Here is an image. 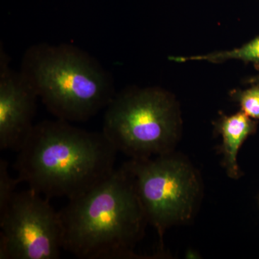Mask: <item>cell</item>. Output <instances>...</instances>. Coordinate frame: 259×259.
<instances>
[{"label":"cell","instance_id":"cell-1","mask_svg":"<svg viewBox=\"0 0 259 259\" xmlns=\"http://www.w3.org/2000/svg\"><path fill=\"white\" fill-rule=\"evenodd\" d=\"M117 151L103 133L59 119L34 125L15 163L19 182L50 199H72L115 171Z\"/></svg>","mask_w":259,"mask_h":259},{"label":"cell","instance_id":"cell-2","mask_svg":"<svg viewBox=\"0 0 259 259\" xmlns=\"http://www.w3.org/2000/svg\"><path fill=\"white\" fill-rule=\"evenodd\" d=\"M59 212L63 249L83 259L134 256L148 223L134 177L124 164Z\"/></svg>","mask_w":259,"mask_h":259},{"label":"cell","instance_id":"cell-3","mask_svg":"<svg viewBox=\"0 0 259 259\" xmlns=\"http://www.w3.org/2000/svg\"><path fill=\"white\" fill-rule=\"evenodd\" d=\"M20 72L48 110L69 122L88 120L116 95L112 77L101 64L69 44L29 48Z\"/></svg>","mask_w":259,"mask_h":259},{"label":"cell","instance_id":"cell-4","mask_svg":"<svg viewBox=\"0 0 259 259\" xmlns=\"http://www.w3.org/2000/svg\"><path fill=\"white\" fill-rule=\"evenodd\" d=\"M105 109L102 133L117 151L145 159L175 147L180 127L176 102L161 89L122 91Z\"/></svg>","mask_w":259,"mask_h":259},{"label":"cell","instance_id":"cell-5","mask_svg":"<svg viewBox=\"0 0 259 259\" xmlns=\"http://www.w3.org/2000/svg\"><path fill=\"white\" fill-rule=\"evenodd\" d=\"M134 177L148 223L162 233L188 222L199 199L200 183L194 168L171 153L124 163Z\"/></svg>","mask_w":259,"mask_h":259},{"label":"cell","instance_id":"cell-6","mask_svg":"<svg viewBox=\"0 0 259 259\" xmlns=\"http://www.w3.org/2000/svg\"><path fill=\"white\" fill-rule=\"evenodd\" d=\"M0 259H57L62 248L59 212L32 189L16 192L0 212Z\"/></svg>","mask_w":259,"mask_h":259},{"label":"cell","instance_id":"cell-7","mask_svg":"<svg viewBox=\"0 0 259 259\" xmlns=\"http://www.w3.org/2000/svg\"><path fill=\"white\" fill-rule=\"evenodd\" d=\"M0 61V148L18 152L34 126L38 97L22 73L10 69L3 53Z\"/></svg>","mask_w":259,"mask_h":259},{"label":"cell","instance_id":"cell-8","mask_svg":"<svg viewBox=\"0 0 259 259\" xmlns=\"http://www.w3.org/2000/svg\"><path fill=\"white\" fill-rule=\"evenodd\" d=\"M257 126L256 121L242 111L231 116L223 115L218 121L216 129L222 136L221 148L230 177H239L237 155L245 140L256 132Z\"/></svg>","mask_w":259,"mask_h":259},{"label":"cell","instance_id":"cell-9","mask_svg":"<svg viewBox=\"0 0 259 259\" xmlns=\"http://www.w3.org/2000/svg\"><path fill=\"white\" fill-rule=\"evenodd\" d=\"M231 59L241 60L248 64L251 63L255 69L259 70V35L238 49L231 51L212 53L206 55L178 56L172 57L171 60L177 62L189 61H207L212 63H222Z\"/></svg>","mask_w":259,"mask_h":259},{"label":"cell","instance_id":"cell-10","mask_svg":"<svg viewBox=\"0 0 259 259\" xmlns=\"http://www.w3.org/2000/svg\"><path fill=\"white\" fill-rule=\"evenodd\" d=\"M251 85L245 90H233L231 96L239 103L242 112L245 115L254 120H259V85Z\"/></svg>","mask_w":259,"mask_h":259},{"label":"cell","instance_id":"cell-11","mask_svg":"<svg viewBox=\"0 0 259 259\" xmlns=\"http://www.w3.org/2000/svg\"><path fill=\"white\" fill-rule=\"evenodd\" d=\"M20 183L18 179L11 177L8 169V163L5 160L0 159V212L5 210L16 194L17 185Z\"/></svg>","mask_w":259,"mask_h":259},{"label":"cell","instance_id":"cell-12","mask_svg":"<svg viewBox=\"0 0 259 259\" xmlns=\"http://www.w3.org/2000/svg\"><path fill=\"white\" fill-rule=\"evenodd\" d=\"M247 83H250V84H258L259 85V74L256 76H252L246 80Z\"/></svg>","mask_w":259,"mask_h":259}]
</instances>
